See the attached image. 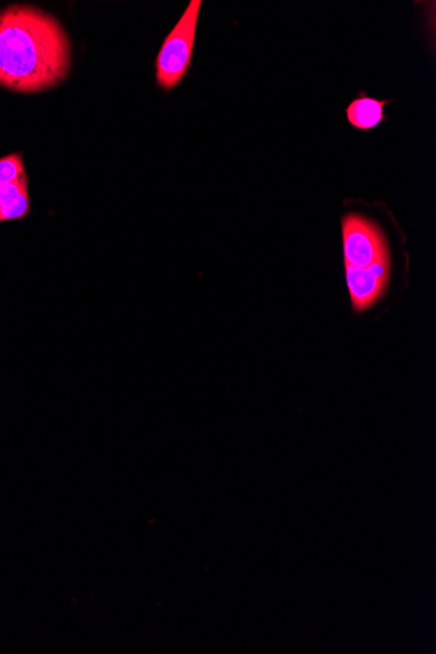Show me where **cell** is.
Returning <instances> with one entry per match:
<instances>
[{"mask_svg": "<svg viewBox=\"0 0 436 654\" xmlns=\"http://www.w3.org/2000/svg\"><path fill=\"white\" fill-rule=\"evenodd\" d=\"M72 63L68 32L53 14L29 4L0 11V86L18 93L56 89Z\"/></svg>", "mask_w": 436, "mask_h": 654, "instance_id": "6da1fadb", "label": "cell"}, {"mask_svg": "<svg viewBox=\"0 0 436 654\" xmlns=\"http://www.w3.org/2000/svg\"><path fill=\"white\" fill-rule=\"evenodd\" d=\"M201 4V0H191L159 49L156 80L164 91L176 89L190 69Z\"/></svg>", "mask_w": 436, "mask_h": 654, "instance_id": "7a4b0ae2", "label": "cell"}, {"mask_svg": "<svg viewBox=\"0 0 436 654\" xmlns=\"http://www.w3.org/2000/svg\"><path fill=\"white\" fill-rule=\"evenodd\" d=\"M345 266L366 268L390 259L387 239L373 221L359 215H347L343 220Z\"/></svg>", "mask_w": 436, "mask_h": 654, "instance_id": "3957f363", "label": "cell"}, {"mask_svg": "<svg viewBox=\"0 0 436 654\" xmlns=\"http://www.w3.org/2000/svg\"><path fill=\"white\" fill-rule=\"evenodd\" d=\"M349 294L354 311L361 312L372 308L381 300L388 288L390 259L377 261L366 268L345 266Z\"/></svg>", "mask_w": 436, "mask_h": 654, "instance_id": "277c9868", "label": "cell"}, {"mask_svg": "<svg viewBox=\"0 0 436 654\" xmlns=\"http://www.w3.org/2000/svg\"><path fill=\"white\" fill-rule=\"evenodd\" d=\"M31 214L28 180L0 187V222L21 220Z\"/></svg>", "mask_w": 436, "mask_h": 654, "instance_id": "5b68a950", "label": "cell"}, {"mask_svg": "<svg viewBox=\"0 0 436 654\" xmlns=\"http://www.w3.org/2000/svg\"><path fill=\"white\" fill-rule=\"evenodd\" d=\"M390 104V100L381 101L373 97L362 96L354 100L346 108L349 123L357 129H372L380 126L383 118V108Z\"/></svg>", "mask_w": 436, "mask_h": 654, "instance_id": "8992f818", "label": "cell"}, {"mask_svg": "<svg viewBox=\"0 0 436 654\" xmlns=\"http://www.w3.org/2000/svg\"><path fill=\"white\" fill-rule=\"evenodd\" d=\"M20 180H28L23 156L12 154L0 158V187Z\"/></svg>", "mask_w": 436, "mask_h": 654, "instance_id": "52a82bcc", "label": "cell"}]
</instances>
